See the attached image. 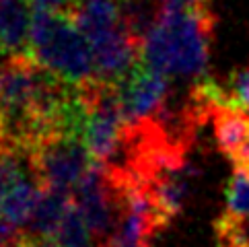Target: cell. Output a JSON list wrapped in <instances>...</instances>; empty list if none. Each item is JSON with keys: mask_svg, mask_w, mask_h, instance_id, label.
<instances>
[{"mask_svg": "<svg viewBox=\"0 0 249 247\" xmlns=\"http://www.w3.org/2000/svg\"><path fill=\"white\" fill-rule=\"evenodd\" d=\"M214 27L216 15L210 0H198L181 11H163L144 41L142 58L169 76L198 81L206 76Z\"/></svg>", "mask_w": 249, "mask_h": 247, "instance_id": "cell-1", "label": "cell"}, {"mask_svg": "<svg viewBox=\"0 0 249 247\" xmlns=\"http://www.w3.org/2000/svg\"><path fill=\"white\" fill-rule=\"evenodd\" d=\"M29 56L68 83L85 85L97 78L91 41L64 13L35 8Z\"/></svg>", "mask_w": 249, "mask_h": 247, "instance_id": "cell-2", "label": "cell"}, {"mask_svg": "<svg viewBox=\"0 0 249 247\" xmlns=\"http://www.w3.org/2000/svg\"><path fill=\"white\" fill-rule=\"evenodd\" d=\"M43 188H60L72 192L83 175L93 167L91 153L81 138H56L41 144L31 155Z\"/></svg>", "mask_w": 249, "mask_h": 247, "instance_id": "cell-3", "label": "cell"}, {"mask_svg": "<svg viewBox=\"0 0 249 247\" xmlns=\"http://www.w3.org/2000/svg\"><path fill=\"white\" fill-rule=\"evenodd\" d=\"M118 89L126 122L146 120L153 118L167 101L169 74L153 68L140 56L136 64L118 81Z\"/></svg>", "mask_w": 249, "mask_h": 247, "instance_id": "cell-4", "label": "cell"}, {"mask_svg": "<svg viewBox=\"0 0 249 247\" xmlns=\"http://www.w3.org/2000/svg\"><path fill=\"white\" fill-rule=\"evenodd\" d=\"M72 202L87 218L97 239H107L118 214V204L101 165H93L72 188Z\"/></svg>", "mask_w": 249, "mask_h": 247, "instance_id": "cell-5", "label": "cell"}, {"mask_svg": "<svg viewBox=\"0 0 249 247\" xmlns=\"http://www.w3.org/2000/svg\"><path fill=\"white\" fill-rule=\"evenodd\" d=\"M35 4L33 0H0V52L29 56Z\"/></svg>", "mask_w": 249, "mask_h": 247, "instance_id": "cell-6", "label": "cell"}, {"mask_svg": "<svg viewBox=\"0 0 249 247\" xmlns=\"http://www.w3.org/2000/svg\"><path fill=\"white\" fill-rule=\"evenodd\" d=\"M70 204H72V192L60 188H43L37 206L23 231L37 239H50V237L56 239L58 227Z\"/></svg>", "mask_w": 249, "mask_h": 247, "instance_id": "cell-7", "label": "cell"}, {"mask_svg": "<svg viewBox=\"0 0 249 247\" xmlns=\"http://www.w3.org/2000/svg\"><path fill=\"white\" fill-rule=\"evenodd\" d=\"M212 126L218 151L235 163L249 138V111L218 107L212 113Z\"/></svg>", "mask_w": 249, "mask_h": 247, "instance_id": "cell-8", "label": "cell"}, {"mask_svg": "<svg viewBox=\"0 0 249 247\" xmlns=\"http://www.w3.org/2000/svg\"><path fill=\"white\" fill-rule=\"evenodd\" d=\"M41 190H43V183L39 181V177L25 179L0 200V214L15 227H25L29 223L35 206H37Z\"/></svg>", "mask_w": 249, "mask_h": 247, "instance_id": "cell-9", "label": "cell"}, {"mask_svg": "<svg viewBox=\"0 0 249 247\" xmlns=\"http://www.w3.org/2000/svg\"><path fill=\"white\" fill-rule=\"evenodd\" d=\"M93 237L95 235L91 231V227H89L87 218L83 216V212L72 202L70 208L66 210L64 218H62L60 227H58L56 241L62 247H91Z\"/></svg>", "mask_w": 249, "mask_h": 247, "instance_id": "cell-10", "label": "cell"}, {"mask_svg": "<svg viewBox=\"0 0 249 247\" xmlns=\"http://www.w3.org/2000/svg\"><path fill=\"white\" fill-rule=\"evenodd\" d=\"M227 216H245L249 214V169L235 167L233 175L227 183Z\"/></svg>", "mask_w": 249, "mask_h": 247, "instance_id": "cell-11", "label": "cell"}, {"mask_svg": "<svg viewBox=\"0 0 249 247\" xmlns=\"http://www.w3.org/2000/svg\"><path fill=\"white\" fill-rule=\"evenodd\" d=\"M216 247H241L249 245V214L227 216L220 214L214 223Z\"/></svg>", "mask_w": 249, "mask_h": 247, "instance_id": "cell-12", "label": "cell"}, {"mask_svg": "<svg viewBox=\"0 0 249 247\" xmlns=\"http://www.w3.org/2000/svg\"><path fill=\"white\" fill-rule=\"evenodd\" d=\"M33 4L35 8H43V11L72 15L76 8V0H33Z\"/></svg>", "mask_w": 249, "mask_h": 247, "instance_id": "cell-13", "label": "cell"}, {"mask_svg": "<svg viewBox=\"0 0 249 247\" xmlns=\"http://www.w3.org/2000/svg\"><path fill=\"white\" fill-rule=\"evenodd\" d=\"M19 247H62V245L54 239V237H50V239H37V237H31L25 231H21Z\"/></svg>", "mask_w": 249, "mask_h": 247, "instance_id": "cell-14", "label": "cell"}, {"mask_svg": "<svg viewBox=\"0 0 249 247\" xmlns=\"http://www.w3.org/2000/svg\"><path fill=\"white\" fill-rule=\"evenodd\" d=\"M241 247H249V245H241Z\"/></svg>", "mask_w": 249, "mask_h": 247, "instance_id": "cell-15", "label": "cell"}]
</instances>
